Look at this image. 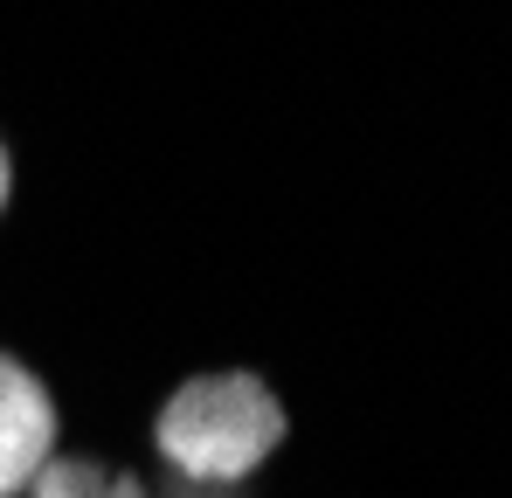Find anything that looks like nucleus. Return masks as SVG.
Segmentation results:
<instances>
[{
    "label": "nucleus",
    "instance_id": "obj_1",
    "mask_svg": "<svg viewBox=\"0 0 512 498\" xmlns=\"http://www.w3.org/2000/svg\"><path fill=\"white\" fill-rule=\"evenodd\" d=\"M291 415L277 402V388L263 374L243 367H215V374H194L180 381L160 415H153V450L180 485H215V492H236L243 478H256L277 443H284Z\"/></svg>",
    "mask_w": 512,
    "mask_h": 498
},
{
    "label": "nucleus",
    "instance_id": "obj_2",
    "mask_svg": "<svg viewBox=\"0 0 512 498\" xmlns=\"http://www.w3.org/2000/svg\"><path fill=\"white\" fill-rule=\"evenodd\" d=\"M56 395L49 381L0 346V498H28V485L56 464Z\"/></svg>",
    "mask_w": 512,
    "mask_h": 498
},
{
    "label": "nucleus",
    "instance_id": "obj_3",
    "mask_svg": "<svg viewBox=\"0 0 512 498\" xmlns=\"http://www.w3.org/2000/svg\"><path fill=\"white\" fill-rule=\"evenodd\" d=\"M28 498H153L132 471H111V464H97V457H56Z\"/></svg>",
    "mask_w": 512,
    "mask_h": 498
},
{
    "label": "nucleus",
    "instance_id": "obj_4",
    "mask_svg": "<svg viewBox=\"0 0 512 498\" xmlns=\"http://www.w3.org/2000/svg\"><path fill=\"white\" fill-rule=\"evenodd\" d=\"M167 498H243V492H215V485H180V478H173Z\"/></svg>",
    "mask_w": 512,
    "mask_h": 498
},
{
    "label": "nucleus",
    "instance_id": "obj_5",
    "mask_svg": "<svg viewBox=\"0 0 512 498\" xmlns=\"http://www.w3.org/2000/svg\"><path fill=\"white\" fill-rule=\"evenodd\" d=\"M7 201H14V160H7V146H0V215H7Z\"/></svg>",
    "mask_w": 512,
    "mask_h": 498
}]
</instances>
